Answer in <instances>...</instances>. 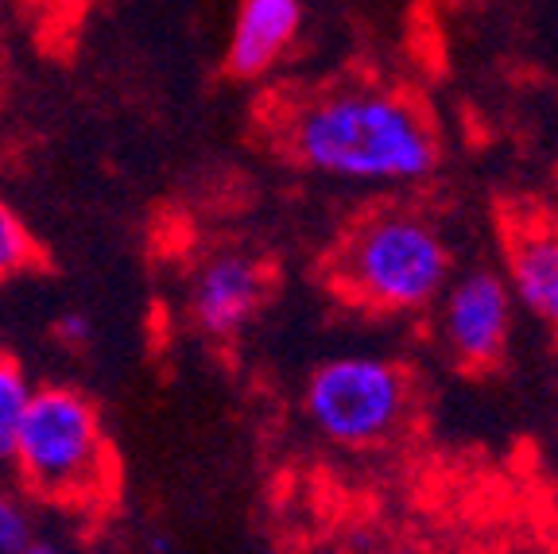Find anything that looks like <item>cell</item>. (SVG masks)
Masks as SVG:
<instances>
[{
  "label": "cell",
  "mask_w": 558,
  "mask_h": 554,
  "mask_svg": "<svg viewBox=\"0 0 558 554\" xmlns=\"http://www.w3.org/2000/svg\"><path fill=\"white\" fill-rule=\"evenodd\" d=\"M268 268L244 249H218L191 272L186 311L206 338H233L268 299Z\"/></svg>",
  "instance_id": "cell-6"
},
{
  "label": "cell",
  "mask_w": 558,
  "mask_h": 554,
  "mask_svg": "<svg viewBox=\"0 0 558 554\" xmlns=\"http://www.w3.org/2000/svg\"><path fill=\"white\" fill-rule=\"evenodd\" d=\"M24 554H74V551H66V546L54 543V539H32Z\"/></svg>",
  "instance_id": "cell-13"
},
{
  "label": "cell",
  "mask_w": 558,
  "mask_h": 554,
  "mask_svg": "<svg viewBox=\"0 0 558 554\" xmlns=\"http://www.w3.org/2000/svg\"><path fill=\"white\" fill-rule=\"evenodd\" d=\"M438 299H442L438 334H442L446 353L470 373L493 369L505 357L508 338H512L515 299L508 291L505 276L488 268L465 272V276L450 279Z\"/></svg>",
  "instance_id": "cell-5"
},
{
  "label": "cell",
  "mask_w": 558,
  "mask_h": 554,
  "mask_svg": "<svg viewBox=\"0 0 558 554\" xmlns=\"http://www.w3.org/2000/svg\"><path fill=\"white\" fill-rule=\"evenodd\" d=\"M450 268L442 229L408 206H380L353 221L326 261V276L345 299L380 314L430 306L450 284Z\"/></svg>",
  "instance_id": "cell-2"
},
{
  "label": "cell",
  "mask_w": 558,
  "mask_h": 554,
  "mask_svg": "<svg viewBox=\"0 0 558 554\" xmlns=\"http://www.w3.org/2000/svg\"><path fill=\"white\" fill-rule=\"evenodd\" d=\"M44 261L39 256V244H35L32 229L24 226V217L12 209V202L0 194V284L24 276L35 264Z\"/></svg>",
  "instance_id": "cell-10"
},
{
  "label": "cell",
  "mask_w": 558,
  "mask_h": 554,
  "mask_svg": "<svg viewBox=\"0 0 558 554\" xmlns=\"http://www.w3.org/2000/svg\"><path fill=\"white\" fill-rule=\"evenodd\" d=\"M505 284L523 311L558 329V229H523L512 237Z\"/></svg>",
  "instance_id": "cell-8"
},
{
  "label": "cell",
  "mask_w": 558,
  "mask_h": 554,
  "mask_svg": "<svg viewBox=\"0 0 558 554\" xmlns=\"http://www.w3.org/2000/svg\"><path fill=\"white\" fill-rule=\"evenodd\" d=\"M12 466L44 501L74 508L105 501L117 466L94 399L66 384L35 388L12 446Z\"/></svg>",
  "instance_id": "cell-3"
},
{
  "label": "cell",
  "mask_w": 558,
  "mask_h": 554,
  "mask_svg": "<svg viewBox=\"0 0 558 554\" xmlns=\"http://www.w3.org/2000/svg\"><path fill=\"white\" fill-rule=\"evenodd\" d=\"M35 539L32 511L20 496L0 493V554H24Z\"/></svg>",
  "instance_id": "cell-11"
},
{
  "label": "cell",
  "mask_w": 558,
  "mask_h": 554,
  "mask_svg": "<svg viewBox=\"0 0 558 554\" xmlns=\"http://www.w3.org/2000/svg\"><path fill=\"white\" fill-rule=\"evenodd\" d=\"M411 376L388 357H333L306 381L303 411L333 446H380L411 416Z\"/></svg>",
  "instance_id": "cell-4"
},
{
  "label": "cell",
  "mask_w": 558,
  "mask_h": 554,
  "mask_svg": "<svg viewBox=\"0 0 558 554\" xmlns=\"http://www.w3.org/2000/svg\"><path fill=\"white\" fill-rule=\"evenodd\" d=\"M283 152L306 171L361 186H408L438 171L442 144L411 97L384 86H338L279 121Z\"/></svg>",
  "instance_id": "cell-1"
},
{
  "label": "cell",
  "mask_w": 558,
  "mask_h": 554,
  "mask_svg": "<svg viewBox=\"0 0 558 554\" xmlns=\"http://www.w3.org/2000/svg\"><path fill=\"white\" fill-rule=\"evenodd\" d=\"M35 384L27 381L24 364L12 353L0 349V461H12V446H16L20 423L32 404Z\"/></svg>",
  "instance_id": "cell-9"
},
{
  "label": "cell",
  "mask_w": 558,
  "mask_h": 554,
  "mask_svg": "<svg viewBox=\"0 0 558 554\" xmlns=\"http://www.w3.org/2000/svg\"><path fill=\"white\" fill-rule=\"evenodd\" d=\"M361 554H408V551H392V546H376V551H361Z\"/></svg>",
  "instance_id": "cell-14"
},
{
  "label": "cell",
  "mask_w": 558,
  "mask_h": 554,
  "mask_svg": "<svg viewBox=\"0 0 558 554\" xmlns=\"http://www.w3.org/2000/svg\"><path fill=\"white\" fill-rule=\"evenodd\" d=\"M54 334H59L66 346H86V341L94 338V322H89V314L70 311L59 318V329H54Z\"/></svg>",
  "instance_id": "cell-12"
},
{
  "label": "cell",
  "mask_w": 558,
  "mask_h": 554,
  "mask_svg": "<svg viewBox=\"0 0 558 554\" xmlns=\"http://www.w3.org/2000/svg\"><path fill=\"white\" fill-rule=\"evenodd\" d=\"M303 27L299 0H241L226 44V70L241 82L264 79L295 44Z\"/></svg>",
  "instance_id": "cell-7"
}]
</instances>
